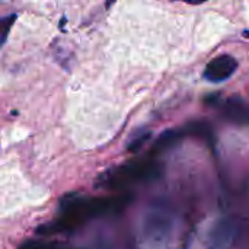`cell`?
<instances>
[{
    "label": "cell",
    "mask_w": 249,
    "mask_h": 249,
    "mask_svg": "<svg viewBox=\"0 0 249 249\" xmlns=\"http://www.w3.org/2000/svg\"><path fill=\"white\" fill-rule=\"evenodd\" d=\"M128 204V197H79L67 196L60 203V216L51 223L42 225L36 229L41 236L74 231L90 219L101 216L117 214Z\"/></svg>",
    "instance_id": "cell-1"
},
{
    "label": "cell",
    "mask_w": 249,
    "mask_h": 249,
    "mask_svg": "<svg viewBox=\"0 0 249 249\" xmlns=\"http://www.w3.org/2000/svg\"><path fill=\"white\" fill-rule=\"evenodd\" d=\"M160 174L162 166L156 160L139 159L102 174L98 179V187L105 190H123L133 184L158 179Z\"/></svg>",
    "instance_id": "cell-2"
},
{
    "label": "cell",
    "mask_w": 249,
    "mask_h": 249,
    "mask_svg": "<svg viewBox=\"0 0 249 249\" xmlns=\"http://www.w3.org/2000/svg\"><path fill=\"white\" fill-rule=\"evenodd\" d=\"M238 69V61L232 55H219L213 58L204 70V79L212 83H220L228 80Z\"/></svg>",
    "instance_id": "cell-3"
},
{
    "label": "cell",
    "mask_w": 249,
    "mask_h": 249,
    "mask_svg": "<svg viewBox=\"0 0 249 249\" xmlns=\"http://www.w3.org/2000/svg\"><path fill=\"white\" fill-rule=\"evenodd\" d=\"M223 117L233 124H249V107L239 96H232L223 105Z\"/></svg>",
    "instance_id": "cell-4"
},
{
    "label": "cell",
    "mask_w": 249,
    "mask_h": 249,
    "mask_svg": "<svg viewBox=\"0 0 249 249\" xmlns=\"http://www.w3.org/2000/svg\"><path fill=\"white\" fill-rule=\"evenodd\" d=\"M184 136V130H166L162 133L152 146V155H159L175 146Z\"/></svg>",
    "instance_id": "cell-5"
},
{
    "label": "cell",
    "mask_w": 249,
    "mask_h": 249,
    "mask_svg": "<svg viewBox=\"0 0 249 249\" xmlns=\"http://www.w3.org/2000/svg\"><path fill=\"white\" fill-rule=\"evenodd\" d=\"M184 134L188 136H194V137H200L203 140H206L209 144L214 143V134H213V128L212 125H209L204 121H194L190 123L185 128H184Z\"/></svg>",
    "instance_id": "cell-6"
},
{
    "label": "cell",
    "mask_w": 249,
    "mask_h": 249,
    "mask_svg": "<svg viewBox=\"0 0 249 249\" xmlns=\"http://www.w3.org/2000/svg\"><path fill=\"white\" fill-rule=\"evenodd\" d=\"M152 137V133L150 131H143V133H139L136 134L128 143H127V152L130 153H137Z\"/></svg>",
    "instance_id": "cell-7"
},
{
    "label": "cell",
    "mask_w": 249,
    "mask_h": 249,
    "mask_svg": "<svg viewBox=\"0 0 249 249\" xmlns=\"http://www.w3.org/2000/svg\"><path fill=\"white\" fill-rule=\"evenodd\" d=\"M18 249H58L55 244H50V242H41V241H26L23 242Z\"/></svg>",
    "instance_id": "cell-8"
},
{
    "label": "cell",
    "mask_w": 249,
    "mask_h": 249,
    "mask_svg": "<svg viewBox=\"0 0 249 249\" xmlns=\"http://www.w3.org/2000/svg\"><path fill=\"white\" fill-rule=\"evenodd\" d=\"M15 19H16V15H9L7 18L1 19V23H0V26H1V42L6 41V38L9 35V31H10Z\"/></svg>",
    "instance_id": "cell-9"
},
{
    "label": "cell",
    "mask_w": 249,
    "mask_h": 249,
    "mask_svg": "<svg viewBox=\"0 0 249 249\" xmlns=\"http://www.w3.org/2000/svg\"><path fill=\"white\" fill-rule=\"evenodd\" d=\"M219 93H212V95H209L206 99H204V102L207 104V105H216L217 102H219Z\"/></svg>",
    "instance_id": "cell-10"
},
{
    "label": "cell",
    "mask_w": 249,
    "mask_h": 249,
    "mask_svg": "<svg viewBox=\"0 0 249 249\" xmlns=\"http://www.w3.org/2000/svg\"><path fill=\"white\" fill-rule=\"evenodd\" d=\"M182 1L190 3V4H201V3H204V1H207V0H182Z\"/></svg>",
    "instance_id": "cell-11"
},
{
    "label": "cell",
    "mask_w": 249,
    "mask_h": 249,
    "mask_svg": "<svg viewBox=\"0 0 249 249\" xmlns=\"http://www.w3.org/2000/svg\"><path fill=\"white\" fill-rule=\"evenodd\" d=\"M244 36H247V38H249V31H244Z\"/></svg>",
    "instance_id": "cell-12"
},
{
    "label": "cell",
    "mask_w": 249,
    "mask_h": 249,
    "mask_svg": "<svg viewBox=\"0 0 249 249\" xmlns=\"http://www.w3.org/2000/svg\"><path fill=\"white\" fill-rule=\"evenodd\" d=\"M111 3H114V0H109V1L107 3V7H109V6H111Z\"/></svg>",
    "instance_id": "cell-13"
}]
</instances>
